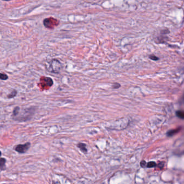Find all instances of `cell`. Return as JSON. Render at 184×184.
I'll return each instance as SVG.
<instances>
[{
    "instance_id": "obj_12",
    "label": "cell",
    "mask_w": 184,
    "mask_h": 184,
    "mask_svg": "<svg viewBox=\"0 0 184 184\" xmlns=\"http://www.w3.org/2000/svg\"><path fill=\"white\" fill-rule=\"evenodd\" d=\"M120 86V84H118V83H114L113 84V88H114V89H117V88H119Z\"/></svg>"
},
{
    "instance_id": "obj_7",
    "label": "cell",
    "mask_w": 184,
    "mask_h": 184,
    "mask_svg": "<svg viewBox=\"0 0 184 184\" xmlns=\"http://www.w3.org/2000/svg\"><path fill=\"white\" fill-rule=\"evenodd\" d=\"M17 92L16 90H13L10 93L7 95V98L8 99H11L15 97L17 95Z\"/></svg>"
},
{
    "instance_id": "obj_4",
    "label": "cell",
    "mask_w": 184,
    "mask_h": 184,
    "mask_svg": "<svg viewBox=\"0 0 184 184\" xmlns=\"http://www.w3.org/2000/svg\"><path fill=\"white\" fill-rule=\"evenodd\" d=\"M77 147L81 150L82 152L84 154H86L88 153V149L86 148V145L83 143H79L77 145Z\"/></svg>"
},
{
    "instance_id": "obj_14",
    "label": "cell",
    "mask_w": 184,
    "mask_h": 184,
    "mask_svg": "<svg viewBox=\"0 0 184 184\" xmlns=\"http://www.w3.org/2000/svg\"><path fill=\"white\" fill-rule=\"evenodd\" d=\"M146 162L145 161H142L141 163H140V165L142 167H144L145 165H146Z\"/></svg>"
},
{
    "instance_id": "obj_15",
    "label": "cell",
    "mask_w": 184,
    "mask_h": 184,
    "mask_svg": "<svg viewBox=\"0 0 184 184\" xmlns=\"http://www.w3.org/2000/svg\"><path fill=\"white\" fill-rule=\"evenodd\" d=\"M3 1H10V0H3Z\"/></svg>"
},
{
    "instance_id": "obj_10",
    "label": "cell",
    "mask_w": 184,
    "mask_h": 184,
    "mask_svg": "<svg viewBox=\"0 0 184 184\" xmlns=\"http://www.w3.org/2000/svg\"><path fill=\"white\" fill-rule=\"evenodd\" d=\"M0 79L1 80H7L8 79V76L6 74L1 73L0 75Z\"/></svg>"
},
{
    "instance_id": "obj_3",
    "label": "cell",
    "mask_w": 184,
    "mask_h": 184,
    "mask_svg": "<svg viewBox=\"0 0 184 184\" xmlns=\"http://www.w3.org/2000/svg\"><path fill=\"white\" fill-rule=\"evenodd\" d=\"M31 146V143L27 142L23 144H18L15 148V150L19 154H25L29 149Z\"/></svg>"
},
{
    "instance_id": "obj_6",
    "label": "cell",
    "mask_w": 184,
    "mask_h": 184,
    "mask_svg": "<svg viewBox=\"0 0 184 184\" xmlns=\"http://www.w3.org/2000/svg\"><path fill=\"white\" fill-rule=\"evenodd\" d=\"M180 131V129H178L171 130L170 131H169L167 133V135L168 136L171 137L174 135L175 134L178 133L179 131Z\"/></svg>"
},
{
    "instance_id": "obj_5",
    "label": "cell",
    "mask_w": 184,
    "mask_h": 184,
    "mask_svg": "<svg viewBox=\"0 0 184 184\" xmlns=\"http://www.w3.org/2000/svg\"><path fill=\"white\" fill-rule=\"evenodd\" d=\"M6 159L4 158H1L0 159L1 171H2L6 170Z\"/></svg>"
},
{
    "instance_id": "obj_2",
    "label": "cell",
    "mask_w": 184,
    "mask_h": 184,
    "mask_svg": "<svg viewBox=\"0 0 184 184\" xmlns=\"http://www.w3.org/2000/svg\"><path fill=\"white\" fill-rule=\"evenodd\" d=\"M35 112L34 108H30L29 109L24 110V112L22 114H21L20 116L18 117L15 118V120H19L20 122H25L27 121L28 120H30L31 117L33 116Z\"/></svg>"
},
{
    "instance_id": "obj_1",
    "label": "cell",
    "mask_w": 184,
    "mask_h": 184,
    "mask_svg": "<svg viewBox=\"0 0 184 184\" xmlns=\"http://www.w3.org/2000/svg\"><path fill=\"white\" fill-rule=\"evenodd\" d=\"M62 68V64L61 62L56 59H54L50 62L48 63L47 67L49 71L54 74H58Z\"/></svg>"
},
{
    "instance_id": "obj_11",
    "label": "cell",
    "mask_w": 184,
    "mask_h": 184,
    "mask_svg": "<svg viewBox=\"0 0 184 184\" xmlns=\"http://www.w3.org/2000/svg\"><path fill=\"white\" fill-rule=\"evenodd\" d=\"M157 165L156 164L155 162L154 161H151L150 163H149L147 164V167H149V168H152V167H155Z\"/></svg>"
},
{
    "instance_id": "obj_13",
    "label": "cell",
    "mask_w": 184,
    "mask_h": 184,
    "mask_svg": "<svg viewBox=\"0 0 184 184\" xmlns=\"http://www.w3.org/2000/svg\"><path fill=\"white\" fill-rule=\"evenodd\" d=\"M150 58L151 59H152V60H154V61H157L158 59V58L156 56H151L150 57Z\"/></svg>"
},
{
    "instance_id": "obj_8",
    "label": "cell",
    "mask_w": 184,
    "mask_h": 184,
    "mask_svg": "<svg viewBox=\"0 0 184 184\" xmlns=\"http://www.w3.org/2000/svg\"><path fill=\"white\" fill-rule=\"evenodd\" d=\"M20 108L19 106L15 107L14 108V110H13V116H14V117H16V116H18V115L20 113Z\"/></svg>"
},
{
    "instance_id": "obj_9",
    "label": "cell",
    "mask_w": 184,
    "mask_h": 184,
    "mask_svg": "<svg viewBox=\"0 0 184 184\" xmlns=\"http://www.w3.org/2000/svg\"><path fill=\"white\" fill-rule=\"evenodd\" d=\"M176 114L179 118H180L181 119H184V111H178L176 113Z\"/></svg>"
}]
</instances>
